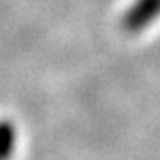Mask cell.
<instances>
[{
    "instance_id": "6da1fadb",
    "label": "cell",
    "mask_w": 160,
    "mask_h": 160,
    "mask_svg": "<svg viewBox=\"0 0 160 160\" xmlns=\"http://www.w3.org/2000/svg\"><path fill=\"white\" fill-rule=\"evenodd\" d=\"M160 18V0H135L123 16V29L137 34L151 27Z\"/></svg>"
},
{
    "instance_id": "7a4b0ae2",
    "label": "cell",
    "mask_w": 160,
    "mask_h": 160,
    "mask_svg": "<svg viewBox=\"0 0 160 160\" xmlns=\"http://www.w3.org/2000/svg\"><path fill=\"white\" fill-rule=\"evenodd\" d=\"M18 141L16 125L11 119H0V160H9Z\"/></svg>"
}]
</instances>
